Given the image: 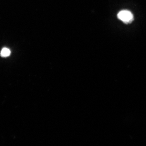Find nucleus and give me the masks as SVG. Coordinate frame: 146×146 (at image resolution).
Here are the masks:
<instances>
[{
	"mask_svg": "<svg viewBox=\"0 0 146 146\" xmlns=\"http://www.w3.org/2000/svg\"><path fill=\"white\" fill-rule=\"evenodd\" d=\"M11 54V51L7 48H4L1 50L0 55L3 58H6L10 56Z\"/></svg>",
	"mask_w": 146,
	"mask_h": 146,
	"instance_id": "f03ea898",
	"label": "nucleus"
},
{
	"mask_svg": "<svg viewBox=\"0 0 146 146\" xmlns=\"http://www.w3.org/2000/svg\"><path fill=\"white\" fill-rule=\"evenodd\" d=\"M117 16L119 19L126 23H131L133 20V14L128 10L121 11L118 13Z\"/></svg>",
	"mask_w": 146,
	"mask_h": 146,
	"instance_id": "f257e3e1",
	"label": "nucleus"
}]
</instances>
